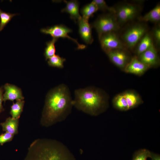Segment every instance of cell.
I'll return each mask as SVG.
<instances>
[{"label": "cell", "mask_w": 160, "mask_h": 160, "mask_svg": "<svg viewBox=\"0 0 160 160\" xmlns=\"http://www.w3.org/2000/svg\"><path fill=\"white\" fill-rule=\"evenodd\" d=\"M5 92L3 95V101L23 100V97L20 89L16 86L7 84L4 86Z\"/></svg>", "instance_id": "cell-13"}, {"label": "cell", "mask_w": 160, "mask_h": 160, "mask_svg": "<svg viewBox=\"0 0 160 160\" xmlns=\"http://www.w3.org/2000/svg\"><path fill=\"white\" fill-rule=\"evenodd\" d=\"M18 14H12L3 11L0 9V31H2L12 18Z\"/></svg>", "instance_id": "cell-23"}, {"label": "cell", "mask_w": 160, "mask_h": 160, "mask_svg": "<svg viewBox=\"0 0 160 160\" xmlns=\"http://www.w3.org/2000/svg\"><path fill=\"white\" fill-rule=\"evenodd\" d=\"M37 147L30 149L24 160H76L68 148L58 141L41 140Z\"/></svg>", "instance_id": "cell-3"}, {"label": "cell", "mask_w": 160, "mask_h": 160, "mask_svg": "<svg viewBox=\"0 0 160 160\" xmlns=\"http://www.w3.org/2000/svg\"><path fill=\"white\" fill-rule=\"evenodd\" d=\"M108 101L106 94L102 90L88 87L75 91L73 104L79 110L96 116L105 110Z\"/></svg>", "instance_id": "cell-2"}, {"label": "cell", "mask_w": 160, "mask_h": 160, "mask_svg": "<svg viewBox=\"0 0 160 160\" xmlns=\"http://www.w3.org/2000/svg\"><path fill=\"white\" fill-rule=\"evenodd\" d=\"M40 31L44 34L50 35L53 38L57 39L59 38L69 39L76 44L78 49H83L86 47V45L80 44L76 39L69 36L68 34L71 32L72 30L64 25H57L51 27L42 28L41 29Z\"/></svg>", "instance_id": "cell-7"}, {"label": "cell", "mask_w": 160, "mask_h": 160, "mask_svg": "<svg viewBox=\"0 0 160 160\" xmlns=\"http://www.w3.org/2000/svg\"><path fill=\"white\" fill-rule=\"evenodd\" d=\"M149 67L135 56L131 58L124 70L127 73L140 76L143 74Z\"/></svg>", "instance_id": "cell-11"}, {"label": "cell", "mask_w": 160, "mask_h": 160, "mask_svg": "<svg viewBox=\"0 0 160 160\" xmlns=\"http://www.w3.org/2000/svg\"><path fill=\"white\" fill-rule=\"evenodd\" d=\"M92 1L96 5L98 10H100L104 12H107L114 13V10L113 7L108 6L104 0H93Z\"/></svg>", "instance_id": "cell-27"}, {"label": "cell", "mask_w": 160, "mask_h": 160, "mask_svg": "<svg viewBox=\"0 0 160 160\" xmlns=\"http://www.w3.org/2000/svg\"><path fill=\"white\" fill-rule=\"evenodd\" d=\"M151 152L146 149H142L136 152L134 154L132 160H147L150 157Z\"/></svg>", "instance_id": "cell-26"}, {"label": "cell", "mask_w": 160, "mask_h": 160, "mask_svg": "<svg viewBox=\"0 0 160 160\" xmlns=\"http://www.w3.org/2000/svg\"><path fill=\"white\" fill-rule=\"evenodd\" d=\"M91 25L95 29L98 37L107 33L117 32L121 28L113 12H107L99 15Z\"/></svg>", "instance_id": "cell-6"}, {"label": "cell", "mask_w": 160, "mask_h": 160, "mask_svg": "<svg viewBox=\"0 0 160 160\" xmlns=\"http://www.w3.org/2000/svg\"><path fill=\"white\" fill-rule=\"evenodd\" d=\"M57 40V39L53 38L52 40L46 42V47L45 49L44 53L46 60L55 55L56 49L55 44Z\"/></svg>", "instance_id": "cell-22"}, {"label": "cell", "mask_w": 160, "mask_h": 160, "mask_svg": "<svg viewBox=\"0 0 160 160\" xmlns=\"http://www.w3.org/2000/svg\"><path fill=\"white\" fill-rule=\"evenodd\" d=\"M105 53L113 63L123 70L131 59L126 48L110 50Z\"/></svg>", "instance_id": "cell-9"}, {"label": "cell", "mask_w": 160, "mask_h": 160, "mask_svg": "<svg viewBox=\"0 0 160 160\" xmlns=\"http://www.w3.org/2000/svg\"><path fill=\"white\" fill-rule=\"evenodd\" d=\"M13 135L6 132L0 135V145H2L6 142L11 141L12 139Z\"/></svg>", "instance_id": "cell-28"}, {"label": "cell", "mask_w": 160, "mask_h": 160, "mask_svg": "<svg viewBox=\"0 0 160 160\" xmlns=\"http://www.w3.org/2000/svg\"><path fill=\"white\" fill-rule=\"evenodd\" d=\"M98 10L96 4L93 1L84 6L81 9L80 12L82 15V17L89 20L92 17L93 14Z\"/></svg>", "instance_id": "cell-20"}, {"label": "cell", "mask_w": 160, "mask_h": 160, "mask_svg": "<svg viewBox=\"0 0 160 160\" xmlns=\"http://www.w3.org/2000/svg\"><path fill=\"white\" fill-rule=\"evenodd\" d=\"M151 33L153 40L154 45L157 49L159 48L160 45V24H156L153 28Z\"/></svg>", "instance_id": "cell-25"}, {"label": "cell", "mask_w": 160, "mask_h": 160, "mask_svg": "<svg viewBox=\"0 0 160 160\" xmlns=\"http://www.w3.org/2000/svg\"><path fill=\"white\" fill-rule=\"evenodd\" d=\"M138 20L145 23L150 22L156 24H159L160 21V4H158L153 9L143 16L140 17Z\"/></svg>", "instance_id": "cell-16"}, {"label": "cell", "mask_w": 160, "mask_h": 160, "mask_svg": "<svg viewBox=\"0 0 160 160\" xmlns=\"http://www.w3.org/2000/svg\"><path fill=\"white\" fill-rule=\"evenodd\" d=\"M3 87H0V113L3 109L2 103L3 100Z\"/></svg>", "instance_id": "cell-29"}, {"label": "cell", "mask_w": 160, "mask_h": 160, "mask_svg": "<svg viewBox=\"0 0 160 160\" xmlns=\"http://www.w3.org/2000/svg\"><path fill=\"white\" fill-rule=\"evenodd\" d=\"M66 3V7L62 9V12H66L70 15V18L75 23L81 17L79 14V3L77 0H71L67 1L64 0Z\"/></svg>", "instance_id": "cell-14"}, {"label": "cell", "mask_w": 160, "mask_h": 160, "mask_svg": "<svg viewBox=\"0 0 160 160\" xmlns=\"http://www.w3.org/2000/svg\"><path fill=\"white\" fill-rule=\"evenodd\" d=\"M24 101L23 100H17L11 106L10 113L12 118L14 119H18L23 111Z\"/></svg>", "instance_id": "cell-21"}, {"label": "cell", "mask_w": 160, "mask_h": 160, "mask_svg": "<svg viewBox=\"0 0 160 160\" xmlns=\"http://www.w3.org/2000/svg\"><path fill=\"white\" fill-rule=\"evenodd\" d=\"M113 7L117 21L121 27L128 22L138 19L141 16L142 7L140 3L137 1L121 2Z\"/></svg>", "instance_id": "cell-5"}, {"label": "cell", "mask_w": 160, "mask_h": 160, "mask_svg": "<svg viewBox=\"0 0 160 160\" xmlns=\"http://www.w3.org/2000/svg\"><path fill=\"white\" fill-rule=\"evenodd\" d=\"M18 119L9 117L1 125L3 131L14 135L18 132Z\"/></svg>", "instance_id": "cell-18"}, {"label": "cell", "mask_w": 160, "mask_h": 160, "mask_svg": "<svg viewBox=\"0 0 160 160\" xmlns=\"http://www.w3.org/2000/svg\"><path fill=\"white\" fill-rule=\"evenodd\" d=\"M139 59L149 68L156 67L160 64L157 49L153 45L138 56Z\"/></svg>", "instance_id": "cell-10"}, {"label": "cell", "mask_w": 160, "mask_h": 160, "mask_svg": "<svg viewBox=\"0 0 160 160\" xmlns=\"http://www.w3.org/2000/svg\"><path fill=\"white\" fill-rule=\"evenodd\" d=\"M113 104L116 109L121 111L129 110L127 103L123 93L116 95L113 100Z\"/></svg>", "instance_id": "cell-19"}, {"label": "cell", "mask_w": 160, "mask_h": 160, "mask_svg": "<svg viewBox=\"0 0 160 160\" xmlns=\"http://www.w3.org/2000/svg\"><path fill=\"white\" fill-rule=\"evenodd\" d=\"M79 27V33L85 42L88 44H91L93 41L92 35V27L88 20L81 17L77 20Z\"/></svg>", "instance_id": "cell-12"}, {"label": "cell", "mask_w": 160, "mask_h": 160, "mask_svg": "<svg viewBox=\"0 0 160 160\" xmlns=\"http://www.w3.org/2000/svg\"><path fill=\"white\" fill-rule=\"evenodd\" d=\"M153 45L151 32L148 31L142 38L135 47L137 56Z\"/></svg>", "instance_id": "cell-15"}, {"label": "cell", "mask_w": 160, "mask_h": 160, "mask_svg": "<svg viewBox=\"0 0 160 160\" xmlns=\"http://www.w3.org/2000/svg\"><path fill=\"white\" fill-rule=\"evenodd\" d=\"M148 30L145 22L138 21L126 27L119 36L125 48L132 50Z\"/></svg>", "instance_id": "cell-4"}, {"label": "cell", "mask_w": 160, "mask_h": 160, "mask_svg": "<svg viewBox=\"0 0 160 160\" xmlns=\"http://www.w3.org/2000/svg\"><path fill=\"white\" fill-rule=\"evenodd\" d=\"M98 38L102 49L105 53L110 50L126 48L117 32L105 33Z\"/></svg>", "instance_id": "cell-8"}, {"label": "cell", "mask_w": 160, "mask_h": 160, "mask_svg": "<svg viewBox=\"0 0 160 160\" xmlns=\"http://www.w3.org/2000/svg\"><path fill=\"white\" fill-rule=\"evenodd\" d=\"M150 158L152 160H160V156L159 154L151 152Z\"/></svg>", "instance_id": "cell-30"}, {"label": "cell", "mask_w": 160, "mask_h": 160, "mask_svg": "<svg viewBox=\"0 0 160 160\" xmlns=\"http://www.w3.org/2000/svg\"><path fill=\"white\" fill-rule=\"evenodd\" d=\"M73 106L70 91L65 85L61 84L52 89L46 97L43 124L49 126L64 121L70 113Z\"/></svg>", "instance_id": "cell-1"}, {"label": "cell", "mask_w": 160, "mask_h": 160, "mask_svg": "<svg viewBox=\"0 0 160 160\" xmlns=\"http://www.w3.org/2000/svg\"><path fill=\"white\" fill-rule=\"evenodd\" d=\"M127 101L129 110L134 108L142 103L143 101L136 92L128 90L123 92Z\"/></svg>", "instance_id": "cell-17"}, {"label": "cell", "mask_w": 160, "mask_h": 160, "mask_svg": "<svg viewBox=\"0 0 160 160\" xmlns=\"http://www.w3.org/2000/svg\"><path fill=\"white\" fill-rule=\"evenodd\" d=\"M48 59L47 63L49 66L59 68L64 67V63L66 60L65 58L57 55H55Z\"/></svg>", "instance_id": "cell-24"}]
</instances>
